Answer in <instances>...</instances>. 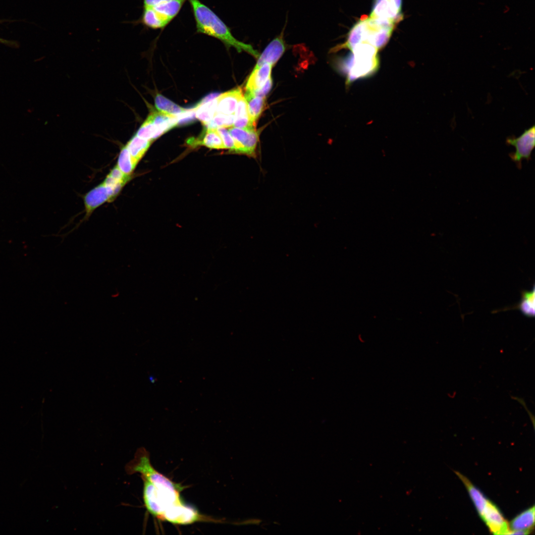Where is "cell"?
Returning a JSON list of instances; mask_svg holds the SVG:
<instances>
[{
  "mask_svg": "<svg viewBox=\"0 0 535 535\" xmlns=\"http://www.w3.org/2000/svg\"><path fill=\"white\" fill-rule=\"evenodd\" d=\"M195 18L197 32L221 41L227 47H233L238 52L244 51L256 58L259 52L249 44L239 41L232 34L229 28L209 7L200 0H188Z\"/></svg>",
  "mask_w": 535,
  "mask_h": 535,
  "instance_id": "cell-1",
  "label": "cell"
},
{
  "mask_svg": "<svg viewBox=\"0 0 535 535\" xmlns=\"http://www.w3.org/2000/svg\"><path fill=\"white\" fill-rule=\"evenodd\" d=\"M377 50L367 42L357 45L343 62V68L350 84L359 78L372 75L379 67Z\"/></svg>",
  "mask_w": 535,
  "mask_h": 535,
  "instance_id": "cell-2",
  "label": "cell"
},
{
  "mask_svg": "<svg viewBox=\"0 0 535 535\" xmlns=\"http://www.w3.org/2000/svg\"><path fill=\"white\" fill-rule=\"evenodd\" d=\"M142 479L144 504L152 515L160 519L168 507L183 502L180 496V490L168 487H156L146 479Z\"/></svg>",
  "mask_w": 535,
  "mask_h": 535,
  "instance_id": "cell-3",
  "label": "cell"
},
{
  "mask_svg": "<svg viewBox=\"0 0 535 535\" xmlns=\"http://www.w3.org/2000/svg\"><path fill=\"white\" fill-rule=\"evenodd\" d=\"M125 470L129 475L140 474L142 478L149 481L156 487H168L180 491L183 489L180 484L173 482L153 467L150 455L144 448L138 449L134 458L127 464Z\"/></svg>",
  "mask_w": 535,
  "mask_h": 535,
  "instance_id": "cell-4",
  "label": "cell"
},
{
  "mask_svg": "<svg viewBox=\"0 0 535 535\" xmlns=\"http://www.w3.org/2000/svg\"><path fill=\"white\" fill-rule=\"evenodd\" d=\"M507 145L515 148V152L510 153L509 156L512 161L516 163L518 168L522 167V161L531 159V154L535 146V125L526 129L518 137L510 136L506 140Z\"/></svg>",
  "mask_w": 535,
  "mask_h": 535,
  "instance_id": "cell-5",
  "label": "cell"
},
{
  "mask_svg": "<svg viewBox=\"0 0 535 535\" xmlns=\"http://www.w3.org/2000/svg\"><path fill=\"white\" fill-rule=\"evenodd\" d=\"M228 130L234 142L233 153L254 158L256 157L260 134L258 131L255 128L247 129L234 127Z\"/></svg>",
  "mask_w": 535,
  "mask_h": 535,
  "instance_id": "cell-6",
  "label": "cell"
},
{
  "mask_svg": "<svg viewBox=\"0 0 535 535\" xmlns=\"http://www.w3.org/2000/svg\"><path fill=\"white\" fill-rule=\"evenodd\" d=\"M160 519L180 525L190 524L203 519V516L195 508L183 502L168 507Z\"/></svg>",
  "mask_w": 535,
  "mask_h": 535,
  "instance_id": "cell-7",
  "label": "cell"
},
{
  "mask_svg": "<svg viewBox=\"0 0 535 535\" xmlns=\"http://www.w3.org/2000/svg\"><path fill=\"white\" fill-rule=\"evenodd\" d=\"M479 514L491 533L509 535V524L499 509L489 500Z\"/></svg>",
  "mask_w": 535,
  "mask_h": 535,
  "instance_id": "cell-8",
  "label": "cell"
},
{
  "mask_svg": "<svg viewBox=\"0 0 535 535\" xmlns=\"http://www.w3.org/2000/svg\"><path fill=\"white\" fill-rule=\"evenodd\" d=\"M117 196L111 187L103 183L92 189L84 197L86 217L88 218L98 207L106 202L113 201Z\"/></svg>",
  "mask_w": 535,
  "mask_h": 535,
  "instance_id": "cell-9",
  "label": "cell"
},
{
  "mask_svg": "<svg viewBox=\"0 0 535 535\" xmlns=\"http://www.w3.org/2000/svg\"><path fill=\"white\" fill-rule=\"evenodd\" d=\"M285 50V46L283 38V32H282L280 35L273 39L268 44L262 54L259 55L254 68H257L265 63L273 65L281 57Z\"/></svg>",
  "mask_w": 535,
  "mask_h": 535,
  "instance_id": "cell-10",
  "label": "cell"
},
{
  "mask_svg": "<svg viewBox=\"0 0 535 535\" xmlns=\"http://www.w3.org/2000/svg\"><path fill=\"white\" fill-rule=\"evenodd\" d=\"M370 17L387 19L396 24L403 19V15L389 0H374Z\"/></svg>",
  "mask_w": 535,
  "mask_h": 535,
  "instance_id": "cell-11",
  "label": "cell"
},
{
  "mask_svg": "<svg viewBox=\"0 0 535 535\" xmlns=\"http://www.w3.org/2000/svg\"><path fill=\"white\" fill-rule=\"evenodd\" d=\"M242 95L239 88L224 93L217 97L216 112L225 115L234 114L238 102Z\"/></svg>",
  "mask_w": 535,
  "mask_h": 535,
  "instance_id": "cell-12",
  "label": "cell"
},
{
  "mask_svg": "<svg viewBox=\"0 0 535 535\" xmlns=\"http://www.w3.org/2000/svg\"><path fill=\"white\" fill-rule=\"evenodd\" d=\"M147 117L152 122L158 137L178 124L177 116L170 115L158 110L152 111Z\"/></svg>",
  "mask_w": 535,
  "mask_h": 535,
  "instance_id": "cell-13",
  "label": "cell"
},
{
  "mask_svg": "<svg viewBox=\"0 0 535 535\" xmlns=\"http://www.w3.org/2000/svg\"><path fill=\"white\" fill-rule=\"evenodd\" d=\"M192 146H204L212 149H224V145L216 129L206 128L199 138L187 142Z\"/></svg>",
  "mask_w": 535,
  "mask_h": 535,
  "instance_id": "cell-14",
  "label": "cell"
},
{
  "mask_svg": "<svg viewBox=\"0 0 535 535\" xmlns=\"http://www.w3.org/2000/svg\"><path fill=\"white\" fill-rule=\"evenodd\" d=\"M535 525V506H533L515 517L509 524L510 532L522 531L529 534Z\"/></svg>",
  "mask_w": 535,
  "mask_h": 535,
  "instance_id": "cell-15",
  "label": "cell"
},
{
  "mask_svg": "<svg viewBox=\"0 0 535 535\" xmlns=\"http://www.w3.org/2000/svg\"><path fill=\"white\" fill-rule=\"evenodd\" d=\"M272 65L265 63L254 68L246 85V92H254L262 87L270 77Z\"/></svg>",
  "mask_w": 535,
  "mask_h": 535,
  "instance_id": "cell-16",
  "label": "cell"
},
{
  "mask_svg": "<svg viewBox=\"0 0 535 535\" xmlns=\"http://www.w3.org/2000/svg\"><path fill=\"white\" fill-rule=\"evenodd\" d=\"M142 14L138 21L147 28L162 29L170 22L152 7L143 6Z\"/></svg>",
  "mask_w": 535,
  "mask_h": 535,
  "instance_id": "cell-17",
  "label": "cell"
},
{
  "mask_svg": "<svg viewBox=\"0 0 535 535\" xmlns=\"http://www.w3.org/2000/svg\"><path fill=\"white\" fill-rule=\"evenodd\" d=\"M234 115L233 126L234 127L247 129L255 128V124L249 115L246 100L243 95L238 102Z\"/></svg>",
  "mask_w": 535,
  "mask_h": 535,
  "instance_id": "cell-18",
  "label": "cell"
},
{
  "mask_svg": "<svg viewBox=\"0 0 535 535\" xmlns=\"http://www.w3.org/2000/svg\"><path fill=\"white\" fill-rule=\"evenodd\" d=\"M365 16H363L350 30L346 41L339 48L352 50L358 44L364 42L365 31Z\"/></svg>",
  "mask_w": 535,
  "mask_h": 535,
  "instance_id": "cell-19",
  "label": "cell"
},
{
  "mask_svg": "<svg viewBox=\"0 0 535 535\" xmlns=\"http://www.w3.org/2000/svg\"><path fill=\"white\" fill-rule=\"evenodd\" d=\"M152 142L135 134L126 144L134 163L137 165L149 148Z\"/></svg>",
  "mask_w": 535,
  "mask_h": 535,
  "instance_id": "cell-20",
  "label": "cell"
},
{
  "mask_svg": "<svg viewBox=\"0 0 535 535\" xmlns=\"http://www.w3.org/2000/svg\"><path fill=\"white\" fill-rule=\"evenodd\" d=\"M155 105L158 111L164 113L178 117L188 112L190 109L183 108L162 95L158 94L155 99Z\"/></svg>",
  "mask_w": 535,
  "mask_h": 535,
  "instance_id": "cell-21",
  "label": "cell"
},
{
  "mask_svg": "<svg viewBox=\"0 0 535 535\" xmlns=\"http://www.w3.org/2000/svg\"><path fill=\"white\" fill-rule=\"evenodd\" d=\"M217 97L202 102L194 109L196 117L205 125L210 122L216 113Z\"/></svg>",
  "mask_w": 535,
  "mask_h": 535,
  "instance_id": "cell-22",
  "label": "cell"
},
{
  "mask_svg": "<svg viewBox=\"0 0 535 535\" xmlns=\"http://www.w3.org/2000/svg\"><path fill=\"white\" fill-rule=\"evenodd\" d=\"M244 98L247 102L249 117L255 124L265 107L266 98L255 96L248 92H246Z\"/></svg>",
  "mask_w": 535,
  "mask_h": 535,
  "instance_id": "cell-23",
  "label": "cell"
},
{
  "mask_svg": "<svg viewBox=\"0 0 535 535\" xmlns=\"http://www.w3.org/2000/svg\"><path fill=\"white\" fill-rule=\"evenodd\" d=\"M186 0H172L152 7L170 22L177 15Z\"/></svg>",
  "mask_w": 535,
  "mask_h": 535,
  "instance_id": "cell-24",
  "label": "cell"
},
{
  "mask_svg": "<svg viewBox=\"0 0 535 535\" xmlns=\"http://www.w3.org/2000/svg\"><path fill=\"white\" fill-rule=\"evenodd\" d=\"M535 286L532 290L524 291L520 303L514 307L518 309L524 315L528 317L535 316Z\"/></svg>",
  "mask_w": 535,
  "mask_h": 535,
  "instance_id": "cell-25",
  "label": "cell"
},
{
  "mask_svg": "<svg viewBox=\"0 0 535 535\" xmlns=\"http://www.w3.org/2000/svg\"><path fill=\"white\" fill-rule=\"evenodd\" d=\"M116 165L123 173L128 175L131 174L136 166L126 146L121 149Z\"/></svg>",
  "mask_w": 535,
  "mask_h": 535,
  "instance_id": "cell-26",
  "label": "cell"
},
{
  "mask_svg": "<svg viewBox=\"0 0 535 535\" xmlns=\"http://www.w3.org/2000/svg\"><path fill=\"white\" fill-rule=\"evenodd\" d=\"M234 120V115H225L217 113L213 119L205 125L207 128H215L217 127H229L232 126Z\"/></svg>",
  "mask_w": 535,
  "mask_h": 535,
  "instance_id": "cell-27",
  "label": "cell"
},
{
  "mask_svg": "<svg viewBox=\"0 0 535 535\" xmlns=\"http://www.w3.org/2000/svg\"><path fill=\"white\" fill-rule=\"evenodd\" d=\"M221 137L225 148L229 149L232 152L234 149V142L230 134L225 127H219L216 128Z\"/></svg>",
  "mask_w": 535,
  "mask_h": 535,
  "instance_id": "cell-28",
  "label": "cell"
},
{
  "mask_svg": "<svg viewBox=\"0 0 535 535\" xmlns=\"http://www.w3.org/2000/svg\"><path fill=\"white\" fill-rule=\"evenodd\" d=\"M272 86V79L271 77L267 80L265 84L259 89L252 92H248L254 96L266 98V96L268 93Z\"/></svg>",
  "mask_w": 535,
  "mask_h": 535,
  "instance_id": "cell-29",
  "label": "cell"
},
{
  "mask_svg": "<svg viewBox=\"0 0 535 535\" xmlns=\"http://www.w3.org/2000/svg\"><path fill=\"white\" fill-rule=\"evenodd\" d=\"M172 0H143V6H154Z\"/></svg>",
  "mask_w": 535,
  "mask_h": 535,
  "instance_id": "cell-30",
  "label": "cell"
},
{
  "mask_svg": "<svg viewBox=\"0 0 535 535\" xmlns=\"http://www.w3.org/2000/svg\"><path fill=\"white\" fill-rule=\"evenodd\" d=\"M394 7L400 12H401L402 0H389Z\"/></svg>",
  "mask_w": 535,
  "mask_h": 535,
  "instance_id": "cell-31",
  "label": "cell"
},
{
  "mask_svg": "<svg viewBox=\"0 0 535 535\" xmlns=\"http://www.w3.org/2000/svg\"><path fill=\"white\" fill-rule=\"evenodd\" d=\"M0 43L4 44H6V45H12V46L13 45L15 44V43H13L11 41H7V40H4V39L0 38Z\"/></svg>",
  "mask_w": 535,
  "mask_h": 535,
  "instance_id": "cell-32",
  "label": "cell"
},
{
  "mask_svg": "<svg viewBox=\"0 0 535 535\" xmlns=\"http://www.w3.org/2000/svg\"><path fill=\"white\" fill-rule=\"evenodd\" d=\"M149 380L151 383H153L155 382L156 379L155 377H154V376H153L152 375H150L149 376Z\"/></svg>",
  "mask_w": 535,
  "mask_h": 535,
  "instance_id": "cell-33",
  "label": "cell"
}]
</instances>
